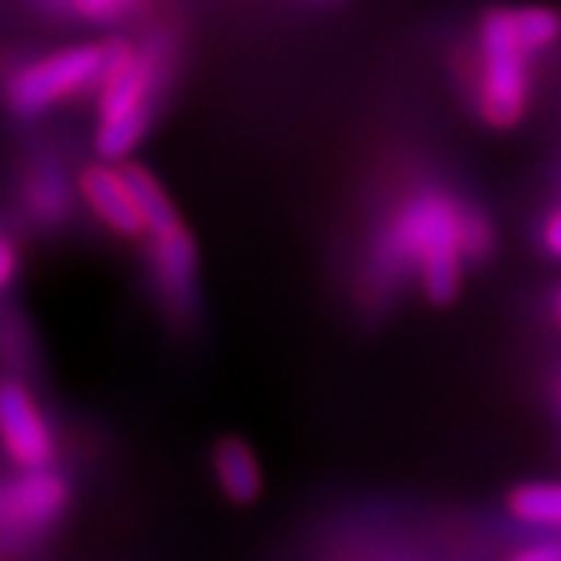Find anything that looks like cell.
Returning a JSON list of instances; mask_svg holds the SVG:
<instances>
[{
	"label": "cell",
	"mask_w": 561,
	"mask_h": 561,
	"mask_svg": "<svg viewBox=\"0 0 561 561\" xmlns=\"http://www.w3.org/2000/svg\"><path fill=\"white\" fill-rule=\"evenodd\" d=\"M468 203L449 187L424 181L390 206L362 262V300L387 302L409 280L424 300L449 306L459 297L465 268Z\"/></svg>",
	"instance_id": "cell-1"
},
{
	"label": "cell",
	"mask_w": 561,
	"mask_h": 561,
	"mask_svg": "<svg viewBox=\"0 0 561 561\" xmlns=\"http://www.w3.org/2000/svg\"><path fill=\"white\" fill-rule=\"evenodd\" d=\"M561 41V16L552 7L483 10L468 60V101L478 119L496 131L518 128L534 101V62Z\"/></svg>",
	"instance_id": "cell-2"
},
{
	"label": "cell",
	"mask_w": 561,
	"mask_h": 561,
	"mask_svg": "<svg viewBox=\"0 0 561 561\" xmlns=\"http://www.w3.org/2000/svg\"><path fill=\"white\" fill-rule=\"evenodd\" d=\"M169 76V47L150 38L144 47L106 41V72L98 84L94 150L106 162H125L147 138Z\"/></svg>",
	"instance_id": "cell-3"
},
{
	"label": "cell",
	"mask_w": 561,
	"mask_h": 561,
	"mask_svg": "<svg viewBox=\"0 0 561 561\" xmlns=\"http://www.w3.org/2000/svg\"><path fill=\"white\" fill-rule=\"evenodd\" d=\"M106 72V44H76L10 72L3 101L16 116H41L98 88Z\"/></svg>",
	"instance_id": "cell-4"
},
{
	"label": "cell",
	"mask_w": 561,
	"mask_h": 561,
	"mask_svg": "<svg viewBox=\"0 0 561 561\" xmlns=\"http://www.w3.org/2000/svg\"><path fill=\"white\" fill-rule=\"evenodd\" d=\"M69 508V481L60 471L22 468L13 481L0 483V540L38 537Z\"/></svg>",
	"instance_id": "cell-5"
},
{
	"label": "cell",
	"mask_w": 561,
	"mask_h": 561,
	"mask_svg": "<svg viewBox=\"0 0 561 561\" xmlns=\"http://www.w3.org/2000/svg\"><path fill=\"white\" fill-rule=\"evenodd\" d=\"M0 446L16 468H47L57 459L50 421L16 381H0Z\"/></svg>",
	"instance_id": "cell-6"
},
{
	"label": "cell",
	"mask_w": 561,
	"mask_h": 561,
	"mask_svg": "<svg viewBox=\"0 0 561 561\" xmlns=\"http://www.w3.org/2000/svg\"><path fill=\"white\" fill-rule=\"evenodd\" d=\"M79 197L88 203V209L119 238L138 241L147 238V221L140 213L138 197L131 191V184L125 179L122 165L116 162H91L88 169H81L76 181Z\"/></svg>",
	"instance_id": "cell-7"
},
{
	"label": "cell",
	"mask_w": 561,
	"mask_h": 561,
	"mask_svg": "<svg viewBox=\"0 0 561 561\" xmlns=\"http://www.w3.org/2000/svg\"><path fill=\"white\" fill-rule=\"evenodd\" d=\"M150 243V272L157 278L162 300L175 312L187 316L197 300V243L184 221L157 234H147Z\"/></svg>",
	"instance_id": "cell-8"
},
{
	"label": "cell",
	"mask_w": 561,
	"mask_h": 561,
	"mask_svg": "<svg viewBox=\"0 0 561 561\" xmlns=\"http://www.w3.org/2000/svg\"><path fill=\"white\" fill-rule=\"evenodd\" d=\"M209 468L221 496L231 505H253L262 496V465L253 446L241 437H221L209 453Z\"/></svg>",
	"instance_id": "cell-9"
},
{
	"label": "cell",
	"mask_w": 561,
	"mask_h": 561,
	"mask_svg": "<svg viewBox=\"0 0 561 561\" xmlns=\"http://www.w3.org/2000/svg\"><path fill=\"white\" fill-rule=\"evenodd\" d=\"M22 203H25L28 216L44 228H54L69 216L72 187H69L66 169L60 162L41 160L28 169V175L22 181Z\"/></svg>",
	"instance_id": "cell-10"
},
{
	"label": "cell",
	"mask_w": 561,
	"mask_h": 561,
	"mask_svg": "<svg viewBox=\"0 0 561 561\" xmlns=\"http://www.w3.org/2000/svg\"><path fill=\"white\" fill-rule=\"evenodd\" d=\"M508 515L527 527L561 530V481H530L508 493Z\"/></svg>",
	"instance_id": "cell-11"
},
{
	"label": "cell",
	"mask_w": 561,
	"mask_h": 561,
	"mask_svg": "<svg viewBox=\"0 0 561 561\" xmlns=\"http://www.w3.org/2000/svg\"><path fill=\"white\" fill-rule=\"evenodd\" d=\"M496 250V225L486 216V209L468 203L465 213V256L471 265H483Z\"/></svg>",
	"instance_id": "cell-12"
},
{
	"label": "cell",
	"mask_w": 561,
	"mask_h": 561,
	"mask_svg": "<svg viewBox=\"0 0 561 561\" xmlns=\"http://www.w3.org/2000/svg\"><path fill=\"white\" fill-rule=\"evenodd\" d=\"M72 13L94 25H110L138 7V0H69Z\"/></svg>",
	"instance_id": "cell-13"
},
{
	"label": "cell",
	"mask_w": 561,
	"mask_h": 561,
	"mask_svg": "<svg viewBox=\"0 0 561 561\" xmlns=\"http://www.w3.org/2000/svg\"><path fill=\"white\" fill-rule=\"evenodd\" d=\"M540 247L549 260L561 262V201L552 203L540 219Z\"/></svg>",
	"instance_id": "cell-14"
},
{
	"label": "cell",
	"mask_w": 561,
	"mask_h": 561,
	"mask_svg": "<svg viewBox=\"0 0 561 561\" xmlns=\"http://www.w3.org/2000/svg\"><path fill=\"white\" fill-rule=\"evenodd\" d=\"M16 272H20V250L10 238L0 234V290H7L13 284Z\"/></svg>",
	"instance_id": "cell-15"
},
{
	"label": "cell",
	"mask_w": 561,
	"mask_h": 561,
	"mask_svg": "<svg viewBox=\"0 0 561 561\" xmlns=\"http://www.w3.org/2000/svg\"><path fill=\"white\" fill-rule=\"evenodd\" d=\"M505 561H561V540H546L524 546L522 552H512Z\"/></svg>",
	"instance_id": "cell-16"
},
{
	"label": "cell",
	"mask_w": 561,
	"mask_h": 561,
	"mask_svg": "<svg viewBox=\"0 0 561 561\" xmlns=\"http://www.w3.org/2000/svg\"><path fill=\"white\" fill-rule=\"evenodd\" d=\"M552 319L561 324V284H559V290L552 294Z\"/></svg>",
	"instance_id": "cell-17"
},
{
	"label": "cell",
	"mask_w": 561,
	"mask_h": 561,
	"mask_svg": "<svg viewBox=\"0 0 561 561\" xmlns=\"http://www.w3.org/2000/svg\"><path fill=\"white\" fill-rule=\"evenodd\" d=\"M559 412H561V381H559Z\"/></svg>",
	"instance_id": "cell-18"
}]
</instances>
